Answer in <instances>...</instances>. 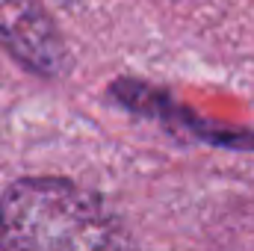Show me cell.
<instances>
[{"instance_id":"3","label":"cell","mask_w":254,"mask_h":251,"mask_svg":"<svg viewBox=\"0 0 254 251\" xmlns=\"http://www.w3.org/2000/svg\"><path fill=\"white\" fill-rule=\"evenodd\" d=\"M0 48L36 77L60 80L71 68L63 33L42 0H0Z\"/></svg>"},{"instance_id":"1","label":"cell","mask_w":254,"mask_h":251,"mask_svg":"<svg viewBox=\"0 0 254 251\" xmlns=\"http://www.w3.org/2000/svg\"><path fill=\"white\" fill-rule=\"evenodd\" d=\"M6 251H136L110 204L65 178H21L0 195Z\"/></svg>"},{"instance_id":"2","label":"cell","mask_w":254,"mask_h":251,"mask_svg":"<svg viewBox=\"0 0 254 251\" xmlns=\"http://www.w3.org/2000/svg\"><path fill=\"white\" fill-rule=\"evenodd\" d=\"M110 98L119 107H125L127 113L151 119L181 139H195V142H204L213 148H228V151H254V130L210 122V119L192 113L190 107L178 104L166 89H157L145 80H130V77L116 80L110 86Z\"/></svg>"},{"instance_id":"4","label":"cell","mask_w":254,"mask_h":251,"mask_svg":"<svg viewBox=\"0 0 254 251\" xmlns=\"http://www.w3.org/2000/svg\"><path fill=\"white\" fill-rule=\"evenodd\" d=\"M57 3H63V6H74V3H80V0H57Z\"/></svg>"}]
</instances>
